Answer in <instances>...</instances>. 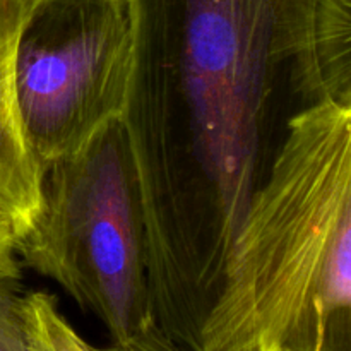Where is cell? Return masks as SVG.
Listing matches in <instances>:
<instances>
[{"label": "cell", "mask_w": 351, "mask_h": 351, "mask_svg": "<svg viewBox=\"0 0 351 351\" xmlns=\"http://www.w3.org/2000/svg\"><path fill=\"white\" fill-rule=\"evenodd\" d=\"M33 0H0V211L21 235L41 206L43 173L27 146L16 98V51ZM21 239V237H19Z\"/></svg>", "instance_id": "obj_6"}, {"label": "cell", "mask_w": 351, "mask_h": 351, "mask_svg": "<svg viewBox=\"0 0 351 351\" xmlns=\"http://www.w3.org/2000/svg\"><path fill=\"white\" fill-rule=\"evenodd\" d=\"M23 321L31 351H119L115 346L96 348L86 341L47 291L24 293Z\"/></svg>", "instance_id": "obj_7"}, {"label": "cell", "mask_w": 351, "mask_h": 351, "mask_svg": "<svg viewBox=\"0 0 351 351\" xmlns=\"http://www.w3.org/2000/svg\"><path fill=\"white\" fill-rule=\"evenodd\" d=\"M280 64L307 103L351 89V0H305L288 10L276 36Z\"/></svg>", "instance_id": "obj_5"}, {"label": "cell", "mask_w": 351, "mask_h": 351, "mask_svg": "<svg viewBox=\"0 0 351 351\" xmlns=\"http://www.w3.org/2000/svg\"><path fill=\"white\" fill-rule=\"evenodd\" d=\"M21 232L9 215L0 211V280H19L21 263L17 242Z\"/></svg>", "instance_id": "obj_9"}, {"label": "cell", "mask_w": 351, "mask_h": 351, "mask_svg": "<svg viewBox=\"0 0 351 351\" xmlns=\"http://www.w3.org/2000/svg\"><path fill=\"white\" fill-rule=\"evenodd\" d=\"M134 64L125 0H33L16 51V98L41 173L123 120Z\"/></svg>", "instance_id": "obj_4"}, {"label": "cell", "mask_w": 351, "mask_h": 351, "mask_svg": "<svg viewBox=\"0 0 351 351\" xmlns=\"http://www.w3.org/2000/svg\"><path fill=\"white\" fill-rule=\"evenodd\" d=\"M19 280H0V351H31L23 321Z\"/></svg>", "instance_id": "obj_8"}, {"label": "cell", "mask_w": 351, "mask_h": 351, "mask_svg": "<svg viewBox=\"0 0 351 351\" xmlns=\"http://www.w3.org/2000/svg\"><path fill=\"white\" fill-rule=\"evenodd\" d=\"M199 351H351V89L288 120Z\"/></svg>", "instance_id": "obj_2"}, {"label": "cell", "mask_w": 351, "mask_h": 351, "mask_svg": "<svg viewBox=\"0 0 351 351\" xmlns=\"http://www.w3.org/2000/svg\"><path fill=\"white\" fill-rule=\"evenodd\" d=\"M17 256L95 314L113 346L153 328L146 226L122 120L45 171Z\"/></svg>", "instance_id": "obj_3"}, {"label": "cell", "mask_w": 351, "mask_h": 351, "mask_svg": "<svg viewBox=\"0 0 351 351\" xmlns=\"http://www.w3.org/2000/svg\"><path fill=\"white\" fill-rule=\"evenodd\" d=\"M115 348L119 351H191L167 338L156 326L146 329L143 335L132 339L129 345L115 346Z\"/></svg>", "instance_id": "obj_10"}, {"label": "cell", "mask_w": 351, "mask_h": 351, "mask_svg": "<svg viewBox=\"0 0 351 351\" xmlns=\"http://www.w3.org/2000/svg\"><path fill=\"white\" fill-rule=\"evenodd\" d=\"M291 2L125 0L134 64L122 122L154 326L191 351L264 175L278 27Z\"/></svg>", "instance_id": "obj_1"}]
</instances>
